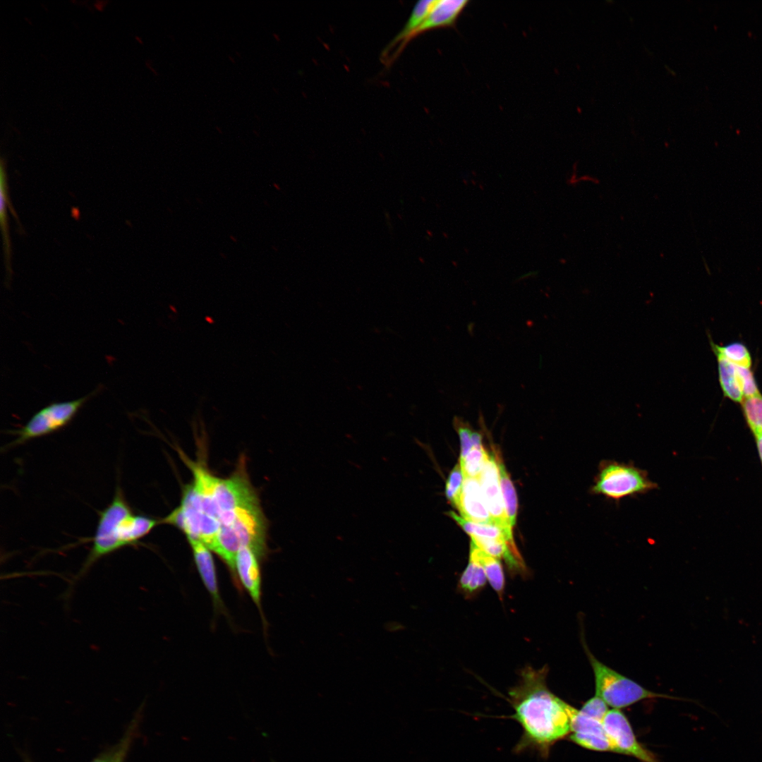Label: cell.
Masks as SVG:
<instances>
[{
  "mask_svg": "<svg viewBox=\"0 0 762 762\" xmlns=\"http://www.w3.org/2000/svg\"><path fill=\"white\" fill-rule=\"evenodd\" d=\"M548 672L547 666L538 670L526 667L509 691L514 713L507 718L517 722L522 730L514 748L516 754L532 751L546 758L552 746L570 734L572 706L549 689Z\"/></svg>",
  "mask_w": 762,
  "mask_h": 762,
  "instance_id": "1",
  "label": "cell"
},
{
  "mask_svg": "<svg viewBox=\"0 0 762 762\" xmlns=\"http://www.w3.org/2000/svg\"><path fill=\"white\" fill-rule=\"evenodd\" d=\"M159 524L160 521L134 513L117 485L111 502L99 514L92 547L68 588L72 589L97 560L124 547L135 545Z\"/></svg>",
  "mask_w": 762,
  "mask_h": 762,
  "instance_id": "2",
  "label": "cell"
},
{
  "mask_svg": "<svg viewBox=\"0 0 762 762\" xmlns=\"http://www.w3.org/2000/svg\"><path fill=\"white\" fill-rule=\"evenodd\" d=\"M267 524L259 500L241 506L221 524L210 550L227 565L234 579V559L249 547L262 557L266 554Z\"/></svg>",
  "mask_w": 762,
  "mask_h": 762,
  "instance_id": "3",
  "label": "cell"
},
{
  "mask_svg": "<svg viewBox=\"0 0 762 762\" xmlns=\"http://www.w3.org/2000/svg\"><path fill=\"white\" fill-rule=\"evenodd\" d=\"M658 488L646 470L633 463L603 460L598 465L590 492L619 502L626 497H634Z\"/></svg>",
  "mask_w": 762,
  "mask_h": 762,
  "instance_id": "4",
  "label": "cell"
},
{
  "mask_svg": "<svg viewBox=\"0 0 762 762\" xmlns=\"http://www.w3.org/2000/svg\"><path fill=\"white\" fill-rule=\"evenodd\" d=\"M583 645L593 672L595 694L612 708L621 709L648 698H673L646 689L598 660L585 642H583Z\"/></svg>",
  "mask_w": 762,
  "mask_h": 762,
  "instance_id": "5",
  "label": "cell"
},
{
  "mask_svg": "<svg viewBox=\"0 0 762 762\" xmlns=\"http://www.w3.org/2000/svg\"><path fill=\"white\" fill-rule=\"evenodd\" d=\"M99 390L100 389H96L80 398L53 402L42 408L33 414L23 426L14 431L17 437L9 444V447L24 444L32 439L48 435L64 428L71 422L84 404Z\"/></svg>",
  "mask_w": 762,
  "mask_h": 762,
  "instance_id": "6",
  "label": "cell"
},
{
  "mask_svg": "<svg viewBox=\"0 0 762 762\" xmlns=\"http://www.w3.org/2000/svg\"><path fill=\"white\" fill-rule=\"evenodd\" d=\"M602 723L613 752L633 756L641 762H659L655 754L638 741L629 720L619 709H610Z\"/></svg>",
  "mask_w": 762,
  "mask_h": 762,
  "instance_id": "7",
  "label": "cell"
},
{
  "mask_svg": "<svg viewBox=\"0 0 762 762\" xmlns=\"http://www.w3.org/2000/svg\"><path fill=\"white\" fill-rule=\"evenodd\" d=\"M478 479L493 524L512 529L505 510L495 454H490Z\"/></svg>",
  "mask_w": 762,
  "mask_h": 762,
  "instance_id": "8",
  "label": "cell"
},
{
  "mask_svg": "<svg viewBox=\"0 0 762 762\" xmlns=\"http://www.w3.org/2000/svg\"><path fill=\"white\" fill-rule=\"evenodd\" d=\"M260 557L250 548L241 549L234 559V579L236 578L249 593L260 611L265 622L261 603V573Z\"/></svg>",
  "mask_w": 762,
  "mask_h": 762,
  "instance_id": "9",
  "label": "cell"
},
{
  "mask_svg": "<svg viewBox=\"0 0 762 762\" xmlns=\"http://www.w3.org/2000/svg\"><path fill=\"white\" fill-rule=\"evenodd\" d=\"M458 511L466 520L493 524L478 478L464 477Z\"/></svg>",
  "mask_w": 762,
  "mask_h": 762,
  "instance_id": "10",
  "label": "cell"
},
{
  "mask_svg": "<svg viewBox=\"0 0 762 762\" xmlns=\"http://www.w3.org/2000/svg\"><path fill=\"white\" fill-rule=\"evenodd\" d=\"M469 2L468 0H436L428 15L412 35L411 40L428 31L454 27Z\"/></svg>",
  "mask_w": 762,
  "mask_h": 762,
  "instance_id": "11",
  "label": "cell"
},
{
  "mask_svg": "<svg viewBox=\"0 0 762 762\" xmlns=\"http://www.w3.org/2000/svg\"><path fill=\"white\" fill-rule=\"evenodd\" d=\"M187 539L190 545L194 562L200 576L210 595L214 607L222 610L224 604L219 595L216 567L210 552L211 550L198 540Z\"/></svg>",
  "mask_w": 762,
  "mask_h": 762,
  "instance_id": "12",
  "label": "cell"
},
{
  "mask_svg": "<svg viewBox=\"0 0 762 762\" xmlns=\"http://www.w3.org/2000/svg\"><path fill=\"white\" fill-rule=\"evenodd\" d=\"M0 225L2 234L3 239V250L4 257V265L6 269V284H9L13 276L12 270V248L11 242L9 235L8 222L7 207L11 210L13 217L17 222L18 226L23 230L22 226L20 224L17 214L16 213L11 200L8 196L7 174L6 170V162L4 158L1 159L0 166Z\"/></svg>",
  "mask_w": 762,
  "mask_h": 762,
  "instance_id": "13",
  "label": "cell"
},
{
  "mask_svg": "<svg viewBox=\"0 0 762 762\" xmlns=\"http://www.w3.org/2000/svg\"><path fill=\"white\" fill-rule=\"evenodd\" d=\"M436 0H422L418 1L401 30L392 39L382 52V58L389 52L391 55L385 63L390 64L399 56L406 44L411 40V37L428 15Z\"/></svg>",
  "mask_w": 762,
  "mask_h": 762,
  "instance_id": "14",
  "label": "cell"
},
{
  "mask_svg": "<svg viewBox=\"0 0 762 762\" xmlns=\"http://www.w3.org/2000/svg\"><path fill=\"white\" fill-rule=\"evenodd\" d=\"M469 559L478 562L483 569L487 579L499 597L504 589V575L500 560L492 557L471 541Z\"/></svg>",
  "mask_w": 762,
  "mask_h": 762,
  "instance_id": "15",
  "label": "cell"
},
{
  "mask_svg": "<svg viewBox=\"0 0 762 762\" xmlns=\"http://www.w3.org/2000/svg\"><path fill=\"white\" fill-rule=\"evenodd\" d=\"M447 514L452 518L470 536L503 539L512 545H515L512 529L503 528L493 524L476 523L466 520L454 512Z\"/></svg>",
  "mask_w": 762,
  "mask_h": 762,
  "instance_id": "16",
  "label": "cell"
},
{
  "mask_svg": "<svg viewBox=\"0 0 762 762\" xmlns=\"http://www.w3.org/2000/svg\"><path fill=\"white\" fill-rule=\"evenodd\" d=\"M715 354L718 359L720 385L724 395L733 401L741 403L744 395L737 365L720 354Z\"/></svg>",
  "mask_w": 762,
  "mask_h": 762,
  "instance_id": "17",
  "label": "cell"
},
{
  "mask_svg": "<svg viewBox=\"0 0 762 762\" xmlns=\"http://www.w3.org/2000/svg\"><path fill=\"white\" fill-rule=\"evenodd\" d=\"M495 455L499 469L500 487L505 510L509 525L513 528L516 523L518 510L517 496L514 486L500 456L497 454H495Z\"/></svg>",
  "mask_w": 762,
  "mask_h": 762,
  "instance_id": "18",
  "label": "cell"
},
{
  "mask_svg": "<svg viewBox=\"0 0 762 762\" xmlns=\"http://www.w3.org/2000/svg\"><path fill=\"white\" fill-rule=\"evenodd\" d=\"M487 581L483 567L478 562L469 559L468 564L460 577L459 588L463 594L471 597L484 588Z\"/></svg>",
  "mask_w": 762,
  "mask_h": 762,
  "instance_id": "19",
  "label": "cell"
},
{
  "mask_svg": "<svg viewBox=\"0 0 762 762\" xmlns=\"http://www.w3.org/2000/svg\"><path fill=\"white\" fill-rule=\"evenodd\" d=\"M570 726L569 734L606 735L602 722L587 715L573 706L570 710Z\"/></svg>",
  "mask_w": 762,
  "mask_h": 762,
  "instance_id": "20",
  "label": "cell"
},
{
  "mask_svg": "<svg viewBox=\"0 0 762 762\" xmlns=\"http://www.w3.org/2000/svg\"><path fill=\"white\" fill-rule=\"evenodd\" d=\"M741 404L745 421L753 435L762 434V395L744 398Z\"/></svg>",
  "mask_w": 762,
  "mask_h": 762,
  "instance_id": "21",
  "label": "cell"
},
{
  "mask_svg": "<svg viewBox=\"0 0 762 762\" xmlns=\"http://www.w3.org/2000/svg\"><path fill=\"white\" fill-rule=\"evenodd\" d=\"M714 353L722 356L733 364L744 368H750L751 358L746 346L739 342H734L725 346H718L711 342Z\"/></svg>",
  "mask_w": 762,
  "mask_h": 762,
  "instance_id": "22",
  "label": "cell"
},
{
  "mask_svg": "<svg viewBox=\"0 0 762 762\" xmlns=\"http://www.w3.org/2000/svg\"><path fill=\"white\" fill-rule=\"evenodd\" d=\"M489 456L483 447H473L464 458L459 459L464 476L478 478Z\"/></svg>",
  "mask_w": 762,
  "mask_h": 762,
  "instance_id": "23",
  "label": "cell"
},
{
  "mask_svg": "<svg viewBox=\"0 0 762 762\" xmlns=\"http://www.w3.org/2000/svg\"><path fill=\"white\" fill-rule=\"evenodd\" d=\"M464 476L460 466L457 464L450 472L445 488V494L451 504L457 510L459 508L461 495L463 488Z\"/></svg>",
  "mask_w": 762,
  "mask_h": 762,
  "instance_id": "24",
  "label": "cell"
},
{
  "mask_svg": "<svg viewBox=\"0 0 762 762\" xmlns=\"http://www.w3.org/2000/svg\"><path fill=\"white\" fill-rule=\"evenodd\" d=\"M140 716H136L131 725H129L126 730L125 734L117 744V750L115 756L111 762H124L126 755L129 751L132 742L137 733L138 726V719Z\"/></svg>",
  "mask_w": 762,
  "mask_h": 762,
  "instance_id": "25",
  "label": "cell"
},
{
  "mask_svg": "<svg viewBox=\"0 0 762 762\" xmlns=\"http://www.w3.org/2000/svg\"><path fill=\"white\" fill-rule=\"evenodd\" d=\"M454 425L459 434L461 445L460 458H464L473 448L471 442V433L473 429L469 425L459 418L454 419Z\"/></svg>",
  "mask_w": 762,
  "mask_h": 762,
  "instance_id": "26",
  "label": "cell"
},
{
  "mask_svg": "<svg viewBox=\"0 0 762 762\" xmlns=\"http://www.w3.org/2000/svg\"><path fill=\"white\" fill-rule=\"evenodd\" d=\"M587 715L602 722L609 710L608 706L597 695L587 700L580 709Z\"/></svg>",
  "mask_w": 762,
  "mask_h": 762,
  "instance_id": "27",
  "label": "cell"
},
{
  "mask_svg": "<svg viewBox=\"0 0 762 762\" xmlns=\"http://www.w3.org/2000/svg\"><path fill=\"white\" fill-rule=\"evenodd\" d=\"M740 384L745 398L760 394L753 373L750 368L737 366Z\"/></svg>",
  "mask_w": 762,
  "mask_h": 762,
  "instance_id": "28",
  "label": "cell"
},
{
  "mask_svg": "<svg viewBox=\"0 0 762 762\" xmlns=\"http://www.w3.org/2000/svg\"><path fill=\"white\" fill-rule=\"evenodd\" d=\"M117 750V744L99 754L90 762H111Z\"/></svg>",
  "mask_w": 762,
  "mask_h": 762,
  "instance_id": "29",
  "label": "cell"
},
{
  "mask_svg": "<svg viewBox=\"0 0 762 762\" xmlns=\"http://www.w3.org/2000/svg\"><path fill=\"white\" fill-rule=\"evenodd\" d=\"M471 442L473 447H482V435L479 432L473 430L471 433Z\"/></svg>",
  "mask_w": 762,
  "mask_h": 762,
  "instance_id": "30",
  "label": "cell"
},
{
  "mask_svg": "<svg viewBox=\"0 0 762 762\" xmlns=\"http://www.w3.org/2000/svg\"><path fill=\"white\" fill-rule=\"evenodd\" d=\"M756 447L758 453V456L762 465V434L755 435Z\"/></svg>",
  "mask_w": 762,
  "mask_h": 762,
  "instance_id": "31",
  "label": "cell"
}]
</instances>
